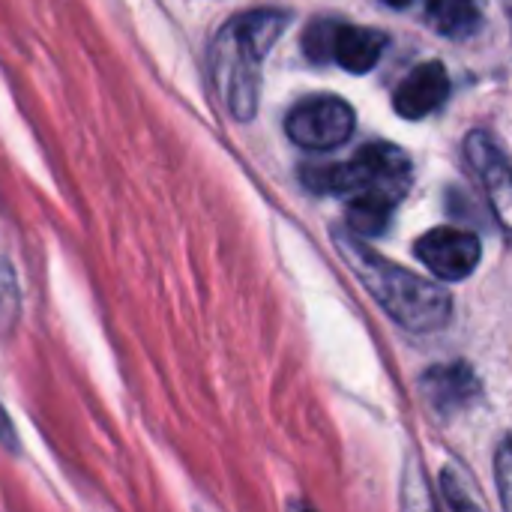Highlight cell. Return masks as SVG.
Wrapping results in <instances>:
<instances>
[{"mask_svg":"<svg viewBox=\"0 0 512 512\" xmlns=\"http://www.w3.org/2000/svg\"><path fill=\"white\" fill-rule=\"evenodd\" d=\"M420 384H423V393L438 414H453V411L471 405L480 393V384L465 363L435 366L432 372L423 375Z\"/></svg>","mask_w":512,"mask_h":512,"instance_id":"cell-8","label":"cell"},{"mask_svg":"<svg viewBox=\"0 0 512 512\" xmlns=\"http://www.w3.org/2000/svg\"><path fill=\"white\" fill-rule=\"evenodd\" d=\"M288 138L303 150H333L354 132V108L339 96H312L285 120Z\"/></svg>","mask_w":512,"mask_h":512,"instance_id":"cell-4","label":"cell"},{"mask_svg":"<svg viewBox=\"0 0 512 512\" xmlns=\"http://www.w3.org/2000/svg\"><path fill=\"white\" fill-rule=\"evenodd\" d=\"M336 24L339 21L321 18V21H312L306 27V33H303V51L309 54V60H315V63L333 60V33H336Z\"/></svg>","mask_w":512,"mask_h":512,"instance_id":"cell-12","label":"cell"},{"mask_svg":"<svg viewBox=\"0 0 512 512\" xmlns=\"http://www.w3.org/2000/svg\"><path fill=\"white\" fill-rule=\"evenodd\" d=\"M396 210V201L384 198V195H372V192H357L348 195V228L357 237H378L387 231V222Z\"/></svg>","mask_w":512,"mask_h":512,"instance_id":"cell-11","label":"cell"},{"mask_svg":"<svg viewBox=\"0 0 512 512\" xmlns=\"http://www.w3.org/2000/svg\"><path fill=\"white\" fill-rule=\"evenodd\" d=\"M417 258L441 279H465L480 264L483 246L471 231L462 228H435L417 240Z\"/></svg>","mask_w":512,"mask_h":512,"instance_id":"cell-6","label":"cell"},{"mask_svg":"<svg viewBox=\"0 0 512 512\" xmlns=\"http://www.w3.org/2000/svg\"><path fill=\"white\" fill-rule=\"evenodd\" d=\"M510 21H512V12H510Z\"/></svg>","mask_w":512,"mask_h":512,"instance_id":"cell-16","label":"cell"},{"mask_svg":"<svg viewBox=\"0 0 512 512\" xmlns=\"http://www.w3.org/2000/svg\"><path fill=\"white\" fill-rule=\"evenodd\" d=\"M288 24H291L288 12L255 9V12L234 15L213 39L210 48L213 84L225 108L237 120L255 117L258 90H261V63Z\"/></svg>","mask_w":512,"mask_h":512,"instance_id":"cell-1","label":"cell"},{"mask_svg":"<svg viewBox=\"0 0 512 512\" xmlns=\"http://www.w3.org/2000/svg\"><path fill=\"white\" fill-rule=\"evenodd\" d=\"M447 96H450V75L444 63L429 60L408 72V78L393 93V105L402 117L420 120V117H429L435 108H441Z\"/></svg>","mask_w":512,"mask_h":512,"instance_id":"cell-7","label":"cell"},{"mask_svg":"<svg viewBox=\"0 0 512 512\" xmlns=\"http://www.w3.org/2000/svg\"><path fill=\"white\" fill-rule=\"evenodd\" d=\"M303 183L318 195H357L372 192L390 201H402L411 189L414 168L411 159L393 144H366L348 162H315L300 168Z\"/></svg>","mask_w":512,"mask_h":512,"instance_id":"cell-3","label":"cell"},{"mask_svg":"<svg viewBox=\"0 0 512 512\" xmlns=\"http://www.w3.org/2000/svg\"><path fill=\"white\" fill-rule=\"evenodd\" d=\"M423 3L432 27L450 39H468L483 24L477 0H423Z\"/></svg>","mask_w":512,"mask_h":512,"instance_id":"cell-10","label":"cell"},{"mask_svg":"<svg viewBox=\"0 0 512 512\" xmlns=\"http://www.w3.org/2000/svg\"><path fill=\"white\" fill-rule=\"evenodd\" d=\"M387 48V36L372 27H357V24H336L333 33V60L348 69V72H369Z\"/></svg>","mask_w":512,"mask_h":512,"instance_id":"cell-9","label":"cell"},{"mask_svg":"<svg viewBox=\"0 0 512 512\" xmlns=\"http://www.w3.org/2000/svg\"><path fill=\"white\" fill-rule=\"evenodd\" d=\"M495 474H498V489H501V501H504V507L512 510V441H507L504 447H501V453H498V468H495Z\"/></svg>","mask_w":512,"mask_h":512,"instance_id":"cell-13","label":"cell"},{"mask_svg":"<svg viewBox=\"0 0 512 512\" xmlns=\"http://www.w3.org/2000/svg\"><path fill=\"white\" fill-rule=\"evenodd\" d=\"M0 444L9 450V453H18V435H15V426L12 420L6 417V411L0 408Z\"/></svg>","mask_w":512,"mask_h":512,"instance_id":"cell-14","label":"cell"},{"mask_svg":"<svg viewBox=\"0 0 512 512\" xmlns=\"http://www.w3.org/2000/svg\"><path fill=\"white\" fill-rule=\"evenodd\" d=\"M387 6H396V9H405V6H411L414 0H384Z\"/></svg>","mask_w":512,"mask_h":512,"instance_id":"cell-15","label":"cell"},{"mask_svg":"<svg viewBox=\"0 0 512 512\" xmlns=\"http://www.w3.org/2000/svg\"><path fill=\"white\" fill-rule=\"evenodd\" d=\"M471 168L480 174V183L489 195V207L504 231L512 234V165L504 150L489 132H471L465 141Z\"/></svg>","mask_w":512,"mask_h":512,"instance_id":"cell-5","label":"cell"},{"mask_svg":"<svg viewBox=\"0 0 512 512\" xmlns=\"http://www.w3.org/2000/svg\"><path fill=\"white\" fill-rule=\"evenodd\" d=\"M333 240H336L342 258L357 273V279L366 285V291L378 300V306L396 324H402L405 330H414V333H432L447 324L453 303L441 285H435L417 273H408L399 264H390L387 258H381L378 252H372L366 243H360L351 234L336 231Z\"/></svg>","mask_w":512,"mask_h":512,"instance_id":"cell-2","label":"cell"}]
</instances>
